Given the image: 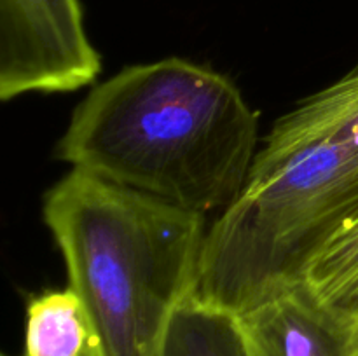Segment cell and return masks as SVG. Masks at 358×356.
Here are the masks:
<instances>
[{
    "label": "cell",
    "mask_w": 358,
    "mask_h": 356,
    "mask_svg": "<svg viewBox=\"0 0 358 356\" xmlns=\"http://www.w3.org/2000/svg\"><path fill=\"white\" fill-rule=\"evenodd\" d=\"M42 213L100 356H156L170 318L194 295L205 215L79 170L49 188Z\"/></svg>",
    "instance_id": "obj_2"
},
{
    "label": "cell",
    "mask_w": 358,
    "mask_h": 356,
    "mask_svg": "<svg viewBox=\"0 0 358 356\" xmlns=\"http://www.w3.org/2000/svg\"><path fill=\"white\" fill-rule=\"evenodd\" d=\"M248 356H358V327L301 283L240 316Z\"/></svg>",
    "instance_id": "obj_5"
},
{
    "label": "cell",
    "mask_w": 358,
    "mask_h": 356,
    "mask_svg": "<svg viewBox=\"0 0 358 356\" xmlns=\"http://www.w3.org/2000/svg\"><path fill=\"white\" fill-rule=\"evenodd\" d=\"M358 212V140L255 156L243 191L206 230L194 299L245 314L304 281Z\"/></svg>",
    "instance_id": "obj_3"
},
{
    "label": "cell",
    "mask_w": 358,
    "mask_h": 356,
    "mask_svg": "<svg viewBox=\"0 0 358 356\" xmlns=\"http://www.w3.org/2000/svg\"><path fill=\"white\" fill-rule=\"evenodd\" d=\"M101 70L79 0H0V98L69 93Z\"/></svg>",
    "instance_id": "obj_4"
},
{
    "label": "cell",
    "mask_w": 358,
    "mask_h": 356,
    "mask_svg": "<svg viewBox=\"0 0 358 356\" xmlns=\"http://www.w3.org/2000/svg\"><path fill=\"white\" fill-rule=\"evenodd\" d=\"M257 129V115L227 77L168 58L98 84L73 110L56 157L205 215L243 191Z\"/></svg>",
    "instance_id": "obj_1"
},
{
    "label": "cell",
    "mask_w": 358,
    "mask_h": 356,
    "mask_svg": "<svg viewBox=\"0 0 358 356\" xmlns=\"http://www.w3.org/2000/svg\"><path fill=\"white\" fill-rule=\"evenodd\" d=\"M23 356H100L90 314L70 286L28 300Z\"/></svg>",
    "instance_id": "obj_7"
},
{
    "label": "cell",
    "mask_w": 358,
    "mask_h": 356,
    "mask_svg": "<svg viewBox=\"0 0 358 356\" xmlns=\"http://www.w3.org/2000/svg\"><path fill=\"white\" fill-rule=\"evenodd\" d=\"M156 356H248L238 314L201 300H185L168 321Z\"/></svg>",
    "instance_id": "obj_8"
},
{
    "label": "cell",
    "mask_w": 358,
    "mask_h": 356,
    "mask_svg": "<svg viewBox=\"0 0 358 356\" xmlns=\"http://www.w3.org/2000/svg\"><path fill=\"white\" fill-rule=\"evenodd\" d=\"M324 140H358V63L348 75L283 115L257 157H275Z\"/></svg>",
    "instance_id": "obj_6"
},
{
    "label": "cell",
    "mask_w": 358,
    "mask_h": 356,
    "mask_svg": "<svg viewBox=\"0 0 358 356\" xmlns=\"http://www.w3.org/2000/svg\"><path fill=\"white\" fill-rule=\"evenodd\" d=\"M303 283L358 327V212L322 248Z\"/></svg>",
    "instance_id": "obj_9"
},
{
    "label": "cell",
    "mask_w": 358,
    "mask_h": 356,
    "mask_svg": "<svg viewBox=\"0 0 358 356\" xmlns=\"http://www.w3.org/2000/svg\"><path fill=\"white\" fill-rule=\"evenodd\" d=\"M2 356H9V355H6V353H3V355Z\"/></svg>",
    "instance_id": "obj_10"
}]
</instances>
